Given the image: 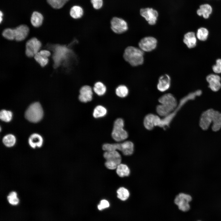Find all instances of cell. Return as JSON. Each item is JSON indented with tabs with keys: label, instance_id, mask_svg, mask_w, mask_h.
Instances as JSON below:
<instances>
[{
	"label": "cell",
	"instance_id": "14",
	"mask_svg": "<svg viewBox=\"0 0 221 221\" xmlns=\"http://www.w3.org/2000/svg\"><path fill=\"white\" fill-rule=\"evenodd\" d=\"M15 39L17 41H21L27 37L29 32L28 27L25 25H21L14 29Z\"/></svg>",
	"mask_w": 221,
	"mask_h": 221
},
{
	"label": "cell",
	"instance_id": "19",
	"mask_svg": "<svg viewBox=\"0 0 221 221\" xmlns=\"http://www.w3.org/2000/svg\"><path fill=\"white\" fill-rule=\"evenodd\" d=\"M212 9L211 5L207 4L201 5L197 11V14L199 16H203L205 19L209 18L212 12Z\"/></svg>",
	"mask_w": 221,
	"mask_h": 221
},
{
	"label": "cell",
	"instance_id": "22",
	"mask_svg": "<svg viewBox=\"0 0 221 221\" xmlns=\"http://www.w3.org/2000/svg\"><path fill=\"white\" fill-rule=\"evenodd\" d=\"M83 14V10L81 6L75 5L70 9V14L74 19H78L81 18Z\"/></svg>",
	"mask_w": 221,
	"mask_h": 221
},
{
	"label": "cell",
	"instance_id": "38",
	"mask_svg": "<svg viewBox=\"0 0 221 221\" xmlns=\"http://www.w3.org/2000/svg\"><path fill=\"white\" fill-rule=\"evenodd\" d=\"M93 8L96 10L101 9L103 6V0H91Z\"/></svg>",
	"mask_w": 221,
	"mask_h": 221
},
{
	"label": "cell",
	"instance_id": "18",
	"mask_svg": "<svg viewBox=\"0 0 221 221\" xmlns=\"http://www.w3.org/2000/svg\"><path fill=\"white\" fill-rule=\"evenodd\" d=\"M134 151V144L130 141H126L120 143V149L122 153L126 156L132 155Z\"/></svg>",
	"mask_w": 221,
	"mask_h": 221
},
{
	"label": "cell",
	"instance_id": "13",
	"mask_svg": "<svg viewBox=\"0 0 221 221\" xmlns=\"http://www.w3.org/2000/svg\"><path fill=\"white\" fill-rule=\"evenodd\" d=\"M206 80L209 83V87L213 91H218L221 87V78L217 75L211 74L207 76Z\"/></svg>",
	"mask_w": 221,
	"mask_h": 221
},
{
	"label": "cell",
	"instance_id": "12",
	"mask_svg": "<svg viewBox=\"0 0 221 221\" xmlns=\"http://www.w3.org/2000/svg\"><path fill=\"white\" fill-rule=\"evenodd\" d=\"M93 91L91 87L88 85L83 86L79 90V100L83 103L91 101L93 98Z\"/></svg>",
	"mask_w": 221,
	"mask_h": 221
},
{
	"label": "cell",
	"instance_id": "40",
	"mask_svg": "<svg viewBox=\"0 0 221 221\" xmlns=\"http://www.w3.org/2000/svg\"><path fill=\"white\" fill-rule=\"evenodd\" d=\"M110 206L109 202L106 200H102L98 205L97 207L99 210H102Z\"/></svg>",
	"mask_w": 221,
	"mask_h": 221
},
{
	"label": "cell",
	"instance_id": "27",
	"mask_svg": "<svg viewBox=\"0 0 221 221\" xmlns=\"http://www.w3.org/2000/svg\"><path fill=\"white\" fill-rule=\"evenodd\" d=\"M121 157L111 159L106 161L105 165L106 167L110 169H114L121 164Z\"/></svg>",
	"mask_w": 221,
	"mask_h": 221
},
{
	"label": "cell",
	"instance_id": "37",
	"mask_svg": "<svg viewBox=\"0 0 221 221\" xmlns=\"http://www.w3.org/2000/svg\"><path fill=\"white\" fill-rule=\"evenodd\" d=\"M103 157L106 160L121 158L120 153L116 150L112 151H105L103 154Z\"/></svg>",
	"mask_w": 221,
	"mask_h": 221
},
{
	"label": "cell",
	"instance_id": "15",
	"mask_svg": "<svg viewBox=\"0 0 221 221\" xmlns=\"http://www.w3.org/2000/svg\"><path fill=\"white\" fill-rule=\"evenodd\" d=\"M28 142L29 146L32 149L41 147L43 143L42 137L37 133H33L29 138Z\"/></svg>",
	"mask_w": 221,
	"mask_h": 221
},
{
	"label": "cell",
	"instance_id": "23",
	"mask_svg": "<svg viewBox=\"0 0 221 221\" xmlns=\"http://www.w3.org/2000/svg\"><path fill=\"white\" fill-rule=\"evenodd\" d=\"M116 169L117 174L120 177L128 176L130 173L129 168L125 164H120L118 166Z\"/></svg>",
	"mask_w": 221,
	"mask_h": 221
},
{
	"label": "cell",
	"instance_id": "35",
	"mask_svg": "<svg viewBox=\"0 0 221 221\" xmlns=\"http://www.w3.org/2000/svg\"><path fill=\"white\" fill-rule=\"evenodd\" d=\"M119 143L114 144L105 143L103 144L102 146L103 150L105 151H116L117 150H119Z\"/></svg>",
	"mask_w": 221,
	"mask_h": 221
},
{
	"label": "cell",
	"instance_id": "3",
	"mask_svg": "<svg viewBox=\"0 0 221 221\" xmlns=\"http://www.w3.org/2000/svg\"><path fill=\"white\" fill-rule=\"evenodd\" d=\"M43 116V111L41 104L38 102L31 104L25 113L26 118L30 122L36 123L40 121Z\"/></svg>",
	"mask_w": 221,
	"mask_h": 221
},
{
	"label": "cell",
	"instance_id": "11",
	"mask_svg": "<svg viewBox=\"0 0 221 221\" xmlns=\"http://www.w3.org/2000/svg\"><path fill=\"white\" fill-rule=\"evenodd\" d=\"M158 101L161 104L165 105L174 110L176 108L177 103L174 96L171 93H167L161 96Z\"/></svg>",
	"mask_w": 221,
	"mask_h": 221
},
{
	"label": "cell",
	"instance_id": "9",
	"mask_svg": "<svg viewBox=\"0 0 221 221\" xmlns=\"http://www.w3.org/2000/svg\"><path fill=\"white\" fill-rule=\"evenodd\" d=\"M140 14L151 25L156 24L158 16L157 11L152 8H142L140 10Z\"/></svg>",
	"mask_w": 221,
	"mask_h": 221
},
{
	"label": "cell",
	"instance_id": "43",
	"mask_svg": "<svg viewBox=\"0 0 221 221\" xmlns=\"http://www.w3.org/2000/svg\"><path fill=\"white\" fill-rule=\"evenodd\" d=\"M64 0L67 2V1H68V0Z\"/></svg>",
	"mask_w": 221,
	"mask_h": 221
},
{
	"label": "cell",
	"instance_id": "33",
	"mask_svg": "<svg viewBox=\"0 0 221 221\" xmlns=\"http://www.w3.org/2000/svg\"><path fill=\"white\" fill-rule=\"evenodd\" d=\"M34 58L36 61L42 67L47 65L48 62V58L42 56L39 52L34 56Z\"/></svg>",
	"mask_w": 221,
	"mask_h": 221
},
{
	"label": "cell",
	"instance_id": "1",
	"mask_svg": "<svg viewBox=\"0 0 221 221\" xmlns=\"http://www.w3.org/2000/svg\"><path fill=\"white\" fill-rule=\"evenodd\" d=\"M211 122L212 129L214 131L219 130L221 128V113L210 109L204 111L200 118L199 125L204 130H207Z\"/></svg>",
	"mask_w": 221,
	"mask_h": 221
},
{
	"label": "cell",
	"instance_id": "34",
	"mask_svg": "<svg viewBox=\"0 0 221 221\" xmlns=\"http://www.w3.org/2000/svg\"><path fill=\"white\" fill-rule=\"evenodd\" d=\"M47 1L52 7L56 9L62 8L66 2L64 0H47Z\"/></svg>",
	"mask_w": 221,
	"mask_h": 221
},
{
	"label": "cell",
	"instance_id": "41",
	"mask_svg": "<svg viewBox=\"0 0 221 221\" xmlns=\"http://www.w3.org/2000/svg\"><path fill=\"white\" fill-rule=\"evenodd\" d=\"M39 52L42 56L48 58V57H49L51 54V53L49 51L46 50H40L39 51Z\"/></svg>",
	"mask_w": 221,
	"mask_h": 221
},
{
	"label": "cell",
	"instance_id": "16",
	"mask_svg": "<svg viewBox=\"0 0 221 221\" xmlns=\"http://www.w3.org/2000/svg\"><path fill=\"white\" fill-rule=\"evenodd\" d=\"M171 84V78L168 74H165L161 76L158 79L157 88L161 92L165 91L170 87Z\"/></svg>",
	"mask_w": 221,
	"mask_h": 221
},
{
	"label": "cell",
	"instance_id": "17",
	"mask_svg": "<svg viewBox=\"0 0 221 221\" xmlns=\"http://www.w3.org/2000/svg\"><path fill=\"white\" fill-rule=\"evenodd\" d=\"M184 43L189 48L195 47L196 44V38L194 32H188L184 36L183 40Z\"/></svg>",
	"mask_w": 221,
	"mask_h": 221
},
{
	"label": "cell",
	"instance_id": "39",
	"mask_svg": "<svg viewBox=\"0 0 221 221\" xmlns=\"http://www.w3.org/2000/svg\"><path fill=\"white\" fill-rule=\"evenodd\" d=\"M212 70L216 73H221V59H218L216 61V64L212 67Z\"/></svg>",
	"mask_w": 221,
	"mask_h": 221
},
{
	"label": "cell",
	"instance_id": "2",
	"mask_svg": "<svg viewBox=\"0 0 221 221\" xmlns=\"http://www.w3.org/2000/svg\"><path fill=\"white\" fill-rule=\"evenodd\" d=\"M144 52L139 48L129 46L125 49L123 57L124 60L132 66L142 64L144 61Z\"/></svg>",
	"mask_w": 221,
	"mask_h": 221
},
{
	"label": "cell",
	"instance_id": "36",
	"mask_svg": "<svg viewBox=\"0 0 221 221\" xmlns=\"http://www.w3.org/2000/svg\"><path fill=\"white\" fill-rule=\"evenodd\" d=\"M2 35L8 40H12L15 39L14 29L10 28L6 29L3 31Z\"/></svg>",
	"mask_w": 221,
	"mask_h": 221
},
{
	"label": "cell",
	"instance_id": "7",
	"mask_svg": "<svg viewBox=\"0 0 221 221\" xmlns=\"http://www.w3.org/2000/svg\"><path fill=\"white\" fill-rule=\"evenodd\" d=\"M41 41L36 37H33L27 41L25 45V53L26 55L32 57L39 52L41 47Z\"/></svg>",
	"mask_w": 221,
	"mask_h": 221
},
{
	"label": "cell",
	"instance_id": "24",
	"mask_svg": "<svg viewBox=\"0 0 221 221\" xmlns=\"http://www.w3.org/2000/svg\"><path fill=\"white\" fill-rule=\"evenodd\" d=\"M93 90L97 95L102 96L105 93L107 88L103 83L100 81H98L95 83Z\"/></svg>",
	"mask_w": 221,
	"mask_h": 221
},
{
	"label": "cell",
	"instance_id": "31",
	"mask_svg": "<svg viewBox=\"0 0 221 221\" xmlns=\"http://www.w3.org/2000/svg\"><path fill=\"white\" fill-rule=\"evenodd\" d=\"M208 34V31L207 29L204 27H201L198 29L196 37L200 40L204 41L207 39Z\"/></svg>",
	"mask_w": 221,
	"mask_h": 221
},
{
	"label": "cell",
	"instance_id": "26",
	"mask_svg": "<svg viewBox=\"0 0 221 221\" xmlns=\"http://www.w3.org/2000/svg\"><path fill=\"white\" fill-rule=\"evenodd\" d=\"M173 111L169 107L162 104L157 105L156 107L157 114L161 116H167Z\"/></svg>",
	"mask_w": 221,
	"mask_h": 221
},
{
	"label": "cell",
	"instance_id": "44",
	"mask_svg": "<svg viewBox=\"0 0 221 221\" xmlns=\"http://www.w3.org/2000/svg\"></svg>",
	"mask_w": 221,
	"mask_h": 221
},
{
	"label": "cell",
	"instance_id": "8",
	"mask_svg": "<svg viewBox=\"0 0 221 221\" xmlns=\"http://www.w3.org/2000/svg\"><path fill=\"white\" fill-rule=\"evenodd\" d=\"M157 41L155 37L148 36L143 37L138 43L139 48L143 51L151 52L156 48Z\"/></svg>",
	"mask_w": 221,
	"mask_h": 221
},
{
	"label": "cell",
	"instance_id": "20",
	"mask_svg": "<svg viewBox=\"0 0 221 221\" xmlns=\"http://www.w3.org/2000/svg\"><path fill=\"white\" fill-rule=\"evenodd\" d=\"M43 19V16L41 13L37 11H34L32 14L31 22L33 26L38 27L41 25Z\"/></svg>",
	"mask_w": 221,
	"mask_h": 221
},
{
	"label": "cell",
	"instance_id": "25",
	"mask_svg": "<svg viewBox=\"0 0 221 221\" xmlns=\"http://www.w3.org/2000/svg\"><path fill=\"white\" fill-rule=\"evenodd\" d=\"M107 113L106 108L102 105H98L94 109L93 115L95 118H99L104 116Z\"/></svg>",
	"mask_w": 221,
	"mask_h": 221
},
{
	"label": "cell",
	"instance_id": "42",
	"mask_svg": "<svg viewBox=\"0 0 221 221\" xmlns=\"http://www.w3.org/2000/svg\"><path fill=\"white\" fill-rule=\"evenodd\" d=\"M3 13L1 11L0 12V23H1L3 20Z\"/></svg>",
	"mask_w": 221,
	"mask_h": 221
},
{
	"label": "cell",
	"instance_id": "30",
	"mask_svg": "<svg viewBox=\"0 0 221 221\" xmlns=\"http://www.w3.org/2000/svg\"><path fill=\"white\" fill-rule=\"evenodd\" d=\"M115 93L118 97L122 98H124L127 96L129 93V90L126 86L120 85L116 88Z\"/></svg>",
	"mask_w": 221,
	"mask_h": 221
},
{
	"label": "cell",
	"instance_id": "6",
	"mask_svg": "<svg viewBox=\"0 0 221 221\" xmlns=\"http://www.w3.org/2000/svg\"><path fill=\"white\" fill-rule=\"evenodd\" d=\"M110 23L111 29L115 34H122L128 29L127 23L122 18L114 17L111 19Z\"/></svg>",
	"mask_w": 221,
	"mask_h": 221
},
{
	"label": "cell",
	"instance_id": "4",
	"mask_svg": "<svg viewBox=\"0 0 221 221\" xmlns=\"http://www.w3.org/2000/svg\"><path fill=\"white\" fill-rule=\"evenodd\" d=\"M124 125V121L122 118L117 119L114 122L111 136L116 142L123 141L128 137L127 132L123 128Z\"/></svg>",
	"mask_w": 221,
	"mask_h": 221
},
{
	"label": "cell",
	"instance_id": "32",
	"mask_svg": "<svg viewBox=\"0 0 221 221\" xmlns=\"http://www.w3.org/2000/svg\"><path fill=\"white\" fill-rule=\"evenodd\" d=\"M12 113L10 111L3 109L0 111V118L4 122H10L12 120Z\"/></svg>",
	"mask_w": 221,
	"mask_h": 221
},
{
	"label": "cell",
	"instance_id": "21",
	"mask_svg": "<svg viewBox=\"0 0 221 221\" xmlns=\"http://www.w3.org/2000/svg\"><path fill=\"white\" fill-rule=\"evenodd\" d=\"M4 145L8 148L12 147L15 145L16 139L14 135L9 134L5 135L2 139Z\"/></svg>",
	"mask_w": 221,
	"mask_h": 221
},
{
	"label": "cell",
	"instance_id": "28",
	"mask_svg": "<svg viewBox=\"0 0 221 221\" xmlns=\"http://www.w3.org/2000/svg\"><path fill=\"white\" fill-rule=\"evenodd\" d=\"M117 196L118 198L122 201H125L127 200L130 196L129 191L123 187L119 188L117 191Z\"/></svg>",
	"mask_w": 221,
	"mask_h": 221
},
{
	"label": "cell",
	"instance_id": "5",
	"mask_svg": "<svg viewBox=\"0 0 221 221\" xmlns=\"http://www.w3.org/2000/svg\"><path fill=\"white\" fill-rule=\"evenodd\" d=\"M191 196L188 194L180 193L175 197L174 202L180 211L185 212L189 210L190 206L189 203L192 200Z\"/></svg>",
	"mask_w": 221,
	"mask_h": 221
},
{
	"label": "cell",
	"instance_id": "10",
	"mask_svg": "<svg viewBox=\"0 0 221 221\" xmlns=\"http://www.w3.org/2000/svg\"><path fill=\"white\" fill-rule=\"evenodd\" d=\"M161 119L157 115L149 114L146 115L144 118L143 124L145 128L148 130H151L154 126H159Z\"/></svg>",
	"mask_w": 221,
	"mask_h": 221
},
{
	"label": "cell",
	"instance_id": "29",
	"mask_svg": "<svg viewBox=\"0 0 221 221\" xmlns=\"http://www.w3.org/2000/svg\"><path fill=\"white\" fill-rule=\"evenodd\" d=\"M7 200L9 203L12 205H17L19 202L17 193L15 191L10 192L7 196Z\"/></svg>",
	"mask_w": 221,
	"mask_h": 221
}]
</instances>
